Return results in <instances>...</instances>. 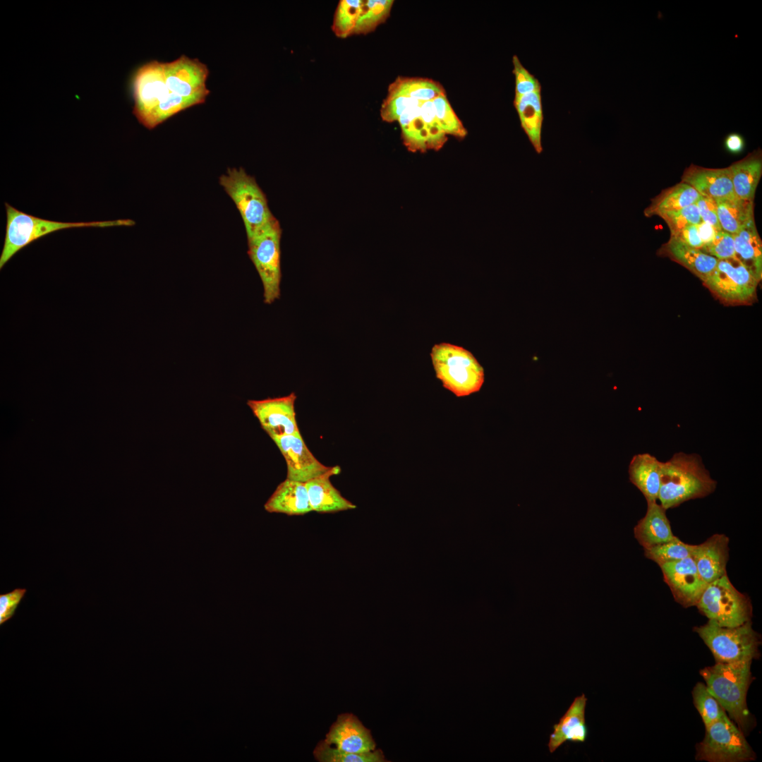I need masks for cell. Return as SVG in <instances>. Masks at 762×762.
Masks as SVG:
<instances>
[{
  "label": "cell",
  "instance_id": "obj_4",
  "mask_svg": "<svg viewBox=\"0 0 762 762\" xmlns=\"http://www.w3.org/2000/svg\"><path fill=\"white\" fill-rule=\"evenodd\" d=\"M5 207L6 226L0 256V269L23 248L40 237L59 230L75 227H109L135 224L134 221L128 219L78 222L53 221L23 212L8 202H5Z\"/></svg>",
  "mask_w": 762,
  "mask_h": 762
},
{
  "label": "cell",
  "instance_id": "obj_28",
  "mask_svg": "<svg viewBox=\"0 0 762 762\" xmlns=\"http://www.w3.org/2000/svg\"><path fill=\"white\" fill-rule=\"evenodd\" d=\"M715 200L718 221L723 231L734 234L754 218V201L737 196Z\"/></svg>",
  "mask_w": 762,
  "mask_h": 762
},
{
  "label": "cell",
  "instance_id": "obj_2",
  "mask_svg": "<svg viewBox=\"0 0 762 762\" xmlns=\"http://www.w3.org/2000/svg\"><path fill=\"white\" fill-rule=\"evenodd\" d=\"M716 485L698 454L677 452L663 464L658 500L667 510L705 497Z\"/></svg>",
  "mask_w": 762,
  "mask_h": 762
},
{
  "label": "cell",
  "instance_id": "obj_16",
  "mask_svg": "<svg viewBox=\"0 0 762 762\" xmlns=\"http://www.w3.org/2000/svg\"><path fill=\"white\" fill-rule=\"evenodd\" d=\"M729 538L716 533L703 543L694 545L691 557L701 578L708 584L727 574Z\"/></svg>",
  "mask_w": 762,
  "mask_h": 762
},
{
  "label": "cell",
  "instance_id": "obj_7",
  "mask_svg": "<svg viewBox=\"0 0 762 762\" xmlns=\"http://www.w3.org/2000/svg\"><path fill=\"white\" fill-rule=\"evenodd\" d=\"M694 631L710 649L716 663L752 662L759 656L761 639L751 621L737 627H721L708 620L694 627Z\"/></svg>",
  "mask_w": 762,
  "mask_h": 762
},
{
  "label": "cell",
  "instance_id": "obj_12",
  "mask_svg": "<svg viewBox=\"0 0 762 762\" xmlns=\"http://www.w3.org/2000/svg\"><path fill=\"white\" fill-rule=\"evenodd\" d=\"M296 395L248 400L247 404L258 419L262 428L272 438L299 433L296 421Z\"/></svg>",
  "mask_w": 762,
  "mask_h": 762
},
{
  "label": "cell",
  "instance_id": "obj_32",
  "mask_svg": "<svg viewBox=\"0 0 762 762\" xmlns=\"http://www.w3.org/2000/svg\"><path fill=\"white\" fill-rule=\"evenodd\" d=\"M362 3L361 0L339 1L332 25V30L337 37L346 38L353 35Z\"/></svg>",
  "mask_w": 762,
  "mask_h": 762
},
{
  "label": "cell",
  "instance_id": "obj_38",
  "mask_svg": "<svg viewBox=\"0 0 762 762\" xmlns=\"http://www.w3.org/2000/svg\"><path fill=\"white\" fill-rule=\"evenodd\" d=\"M659 217L666 222L670 233L689 225H697L701 222L695 203L677 210L663 213Z\"/></svg>",
  "mask_w": 762,
  "mask_h": 762
},
{
  "label": "cell",
  "instance_id": "obj_31",
  "mask_svg": "<svg viewBox=\"0 0 762 762\" xmlns=\"http://www.w3.org/2000/svg\"><path fill=\"white\" fill-rule=\"evenodd\" d=\"M393 3L392 0L363 1L353 35H365L373 31L388 18Z\"/></svg>",
  "mask_w": 762,
  "mask_h": 762
},
{
  "label": "cell",
  "instance_id": "obj_22",
  "mask_svg": "<svg viewBox=\"0 0 762 762\" xmlns=\"http://www.w3.org/2000/svg\"><path fill=\"white\" fill-rule=\"evenodd\" d=\"M541 89L514 97L513 102L519 118L521 127L538 154H540L543 150L542 129L544 116Z\"/></svg>",
  "mask_w": 762,
  "mask_h": 762
},
{
  "label": "cell",
  "instance_id": "obj_15",
  "mask_svg": "<svg viewBox=\"0 0 762 762\" xmlns=\"http://www.w3.org/2000/svg\"><path fill=\"white\" fill-rule=\"evenodd\" d=\"M325 741L338 749L351 753L368 752L375 749L370 730L351 713L338 715Z\"/></svg>",
  "mask_w": 762,
  "mask_h": 762
},
{
  "label": "cell",
  "instance_id": "obj_39",
  "mask_svg": "<svg viewBox=\"0 0 762 762\" xmlns=\"http://www.w3.org/2000/svg\"><path fill=\"white\" fill-rule=\"evenodd\" d=\"M513 73L515 78V96H521L538 89H541L539 80L526 69L521 64L519 57L514 55L512 57Z\"/></svg>",
  "mask_w": 762,
  "mask_h": 762
},
{
  "label": "cell",
  "instance_id": "obj_36",
  "mask_svg": "<svg viewBox=\"0 0 762 762\" xmlns=\"http://www.w3.org/2000/svg\"><path fill=\"white\" fill-rule=\"evenodd\" d=\"M421 116L429 135L430 150L440 149L446 143L447 137L436 118L433 101L423 102L421 106Z\"/></svg>",
  "mask_w": 762,
  "mask_h": 762
},
{
  "label": "cell",
  "instance_id": "obj_11",
  "mask_svg": "<svg viewBox=\"0 0 762 762\" xmlns=\"http://www.w3.org/2000/svg\"><path fill=\"white\" fill-rule=\"evenodd\" d=\"M703 282L721 301L730 305L752 301L759 283L735 257L718 260L713 272Z\"/></svg>",
  "mask_w": 762,
  "mask_h": 762
},
{
  "label": "cell",
  "instance_id": "obj_37",
  "mask_svg": "<svg viewBox=\"0 0 762 762\" xmlns=\"http://www.w3.org/2000/svg\"><path fill=\"white\" fill-rule=\"evenodd\" d=\"M424 101L408 97L388 94L384 100L380 110V115L385 121H397L403 113L409 107L420 105Z\"/></svg>",
  "mask_w": 762,
  "mask_h": 762
},
{
  "label": "cell",
  "instance_id": "obj_30",
  "mask_svg": "<svg viewBox=\"0 0 762 762\" xmlns=\"http://www.w3.org/2000/svg\"><path fill=\"white\" fill-rule=\"evenodd\" d=\"M315 759L320 762H385L380 749L363 753H351L332 747L325 740L320 741L313 751Z\"/></svg>",
  "mask_w": 762,
  "mask_h": 762
},
{
  "label": "cell",
  "instance_id": "obj_18",
  "mask_svg": "<svg viewBox=\"0 0 762 762\" xmlns=\"http://www.w3.org/2000/svg\"><path fill=\"white\" fill-rule=\"evenodd\" d=\"M682 182L691 186L700 195L715 200L736 196L729 167L711 169L691 164L684 170Z\"/></svg>",
  "mask_w": 762,
  "mask_h": 762
},
{
  "label": "cell",
  "instance_id": "obj_40",
  "mask_svg": "<svg viewBox=\"0 0 762 762\" xmlns=\"http://www.w3.org/2000/svg\"><path fill=\"white\" fill-rule=\"evenodd\" d=\"M701 250L718 260L734 258L733 235L723 230L717 231L712 241L704 246Z\"/></svg>",
  "mask_w": 762,
  "mask_h": 762
},
{
  "label": "cell",
  "instance_id": "obj_42",
  "mask_svg": "<svg viewBox=\"0 0 762 762\" xmlns=\"http://www.w3.org/2000/svg\"><path fill=\"white\" fill-rule=\"evenodd\" d=\"M695 205L702 222L712 225L717 230H722L718 221L717 204L714 198L700 195Z\"/></svg>",
  "mask_w": 762,
  "mask_h": 762
},
{
  "label": "cell",
  "instance_id": "obj_34",
  "mask_svg": "<svg viewBox=\"0 0 762 762\" xmlns=\"http://www.w3.org/2000/svg\"><path fill=\"white\" fill-rule=\"evenodd\" d=\"M693 548L694 545L686 543L676 537L670 541L643 550L646 558L660 566L691 557Z\"/></svg>",
  "mask_w": 762,
  "mask_h": 762
},
{
  "label": "cell",
  "instance_id": "obj_9",
  "mask_svg": "<svg viewBox=\"0 0 762 762\" xmlns=\"http://www.w3.org/2000/svg\"><path fill=\"white\" fill-rule=\"evenodd\" d=\"M696 606L721 627H737L752 617L749 598L733 586L727 574L707 585Z\"/></svg>",
  "mask_w": 762,
  "mask_h": 762
},
{
  "label": "cell",
  "instance_id": "obj_27",
  "mask_svg": "<svg viewBox=\"0 0 762 762\" xmlns=\"http://www.w3.org/2000/svg\"><path fill=\"white\" fill-rule=\"evenodd\" d=\"M699 197V193L694 188L681 181L663 190L653 198L644 210V214L650 217L677 210L694 204Z\"/></svg>",
  "mask_w": 762,
  "mask_h": 762
},
{
  "label": "cell",
  "instance_id": "obj_8",
  "mask_svg": "<svg viewBox=\"0 0 762 762\" xmlns=\"http://www.w3.org/2000/svg\"><path fill=\"white\" fill-rule=\"evenodd\" d=\"M282 229L274 218L262 231L248 239V254L260 278L263 301L272 304L281 294Z\"/></svg>",
  "mask_w": 762,
  "mask_h": 762
},
{
  "label": "cell",
  "instance_id": "obj_17",
  "mask_svg": "<svg viewBox=\"0 0 762 762\" xmlns=\"http://www.w3.org/2000/svg\"><path fill=\"white\" fill-rule=\"evenodd\" d=\"M587 698L584 694L575 697L567 711L553 725L548 744L550 753L555 752L566 742H586L588 729L586 722Z\"/></svg>",
  "mask_w": 762,
  "mask_h": 762
},
{
  "label": "cell",
  "instance_id": "obj_6",
  "mask_svg": "<svg viewBox=\"0 0 762 762\" xmlns=\"http://www.w3.org/2000/svg\"><path fill=\"white\" fill-rule=\"evenodd\" d=\"M219 182L238 210L247 238L262 231L275 218L265 193L243 168H228Z\"/></svg>",
  "mask_w": 762,
  "mask_h": 762
},
{
  "label": "cell",
  "instance_id": "obj_3",
  "mask_svg": "<svg viewBox=\"0 0 762 762\" xmlns=\"http://www.w3.org/2000/svg\"><path fill=\"white\" fill-rule=\"evenodd\" d=\"M751 663H716L700 670L710 692L744 734L749 731L751 723L746 704V695L752 679Z\"/></svg>",
  "mask_w": 762,
  "mask_h": 762
},
{
  "label": "cell",
  "instance_id": "obj_44",
  "mask_svg": "<svg viewBox=\"0 0 762 762\" xmlns=\"http://www.w3.org/2000/svg\"><path fill=\"white\" fill-rule=\"evenodd\" d=\"M725 149L733 154L740 153L745 147L744 138L739 133H732L727 135L724 141Z\"/></svg>",
  "mask_w": 762,
  "mask_h": 762
},
{
  "label": "cell",
  "instance_id": "obj_21",
  "mask_svg": "<svg viewBox=\"0 0 762 762\" xmlns=\"http://www.w3.org/2000/svg\"><path fill=\"white\" fill-rule=\"evenodd\" d=\"M634 537L648 548L675 539L666 509L657 501L647 502V509L634 528Z\"/></svg>",
  "mask_w": 762,
  "mask_h": 762
},
{
  "label": "cell",
  "instance_id": "obj_13",
  "mask_svg": "<svg viewBox=\"0 0 762 762\" xmlns=\"http://www.w3.org/2000/svg\"><path fill=\"white\" fill-rule=\"evenodd\" d=\"M663 579L679 604L696 606L708 583L701 578L691 557L659 566Z\"/></svg>",
  "mask_w": 762,
  "mask_h": 762
},
{
  "label": "cell",
  "instance_id": "obj_23",
  "mask_svg": "<svg viewBox=\"0 0 762 762\" xmlns=\"http://www.w3.org/2000/svg\"><path fill=\"white\" fill-rule=\"evenodd\" d=\"M663 461L648 454L633 456L629 466L630 482L643 495L647 502L658 499Z\"/></svg>",
  "mask_w": 762,
  "mask_h": 762
},
{
  "label": "cell",
  "instance_id": "obj_41",
  "mask_svg": "<svg viewBox=\"0 0 762 762\" xmlns=\"http://www.w3.org/2000/svg\"><path fill=\"white\" fill-rule=\"evenodd\" d=\"M25 592V588H16L9 593L0 595L1 625L13 617Z\"/></svg>",
  "mask_w": 762,
  "mask_h": 762
},
{
  "label": "cell",
  "instance_id": "obj_43",
  "mask_svg": "<svg viewBox=\"0 0 762 762\" xmlns=\"http://www.w3.org/2000/svg\"><path fill=\"white\" fill-rule=\"evenodd\" d=\"M670 238L700 250L703 246L696 225H689L680 230L671 232Z\"/></svg>",
  "mask_w": 762,
  "mask_h": 762
},
{
  "label": "cell",
  "instance_id": "obj_35",
  "mask_svg": "<svg viewBox=\"0 0 762 762\" xmlns=\"http://www.w3.org/2000/svg\"><path fill=\"white\" fill-rule=\"evenodd\" d=\"M432 101L436 118L446 134L464 138L467 131L453 111L446 94L440 95Z\"/></svg>",
  "mask_w": 762,
  "mask_h": 762
},
{
  "label": "cell",
  "instance_id": "obj_24",
  "mask_svg": "<svg viewBox=\"0 0 762 762\" xmlns=\"http://www.w3.org/2000/svg\"><path fill=\"white\" fill-rule=\"evenodd\" d=\"M659 252L686 267L702 282L711 274L718 260L700 249L672 238L663 245Z\"/></svg>",
  "mask_w": 762,
  "mask_h": 762
},
{
  "label": "cell",
  "instance_id": "obj_33",
  "mask_svg": "<svg viewBox=\"0 0 762 762\" xmlns=\"http://www.w3.org/2000/svg\"><path fill=\"white\" fill-rule=\"evenodd\" d=\"M692 696L694 704L705 727L727 716L722 706L710 692L706 684L698 682L692 690Z\"/></svg>",
  "mask_w": 762,
  "mask_h": 762
},
{
  "label": "cell",
  "instance_id": "obj_26",
  "mask_svg": "<svg viewBox=\"0 0 762 762\" xmlns=\"http://www.w3.org/2000/svg\"><path fill=\"white\" fill-rule=\"evenodd\" d=\"M732 235L735 258L760 282L762 277V243L754 218Z\"/></svg>",
  "mask_w": 762,
  "mask_h": 762
},
{
  "label": "cell",
  "instance_id": "obj_45",
  "mask_svg": "<svg viewBox=\"0 0 762 762\" xmlns=\"http://www.w3.org/2000/svg\"><path fill=\"white\" fill-rule=\"evenodd\" d=\"M696 226L697 228L698 236L703 244V248L712 241L716 234L717 231H719L717 230L712 225L702 221Z\"/></svg>",
  "mask_w": 762,
  "mask_h": 762
},
{
  "label": "cell",
  "instance_id": "obj_14",
  "mask_svg": "<svg viewBox=\"0 0 762 762\" xmlns=\"http://www.w3.org/2000/svg\"><path fill=\"white\" fill-rule=\"evenodd\" d=\"M286 463V478L306 483L332 467L320 462L311 453L301 433L272 437Z\"/></svg>",
  "mask_w": 762,
  "mask_h": 762
},
{
  "label": "cell",
  "instance_id": "obj_10",
  "mask_svg": "<svg viewBox=\"0 0 762 762\" xmlns=\"http://www.w3.org/2000/svg\"><path fill=\"white\" fill-rule=\"evenodd\" d=\"M706 727L703 739L696 745V759L708 762H746L756 754L744 734L728 716Z\"/></svg>",
  "mask_w": 762,
  "mask_h": 762
},
{
  "label": "cell",
  "instance_id": "obj_29",
  "mask_svg": "<svg viewBox=\"0 0 762 762\" xmlns=\"http://www.w3.org/2000/svg\"><path fill=\"white\" fill-rule=\"evenodd\" d=\"M388 94L411 97L421 101H432L445 94L442 85L430 79L398 77L388 88Z\"/></svg>",
  "mask_w": 762,
  "mask_h": 762
},
{
  "label": "cell",
  "instance_id": "obj_25",
  "mask_svg": "<svg viewBox=\"0 0 762 762\" xmlns=\"http://www.w3.org/2000/svg\"><path fill=\"white\" fill-rule=\"evenodd\" d=\"M734 195L743 200L754 201L755 192L762 174V152L756 150L730 167Z\"/></svg>",
  "mask_w": 762,
  "mask_h": 762
},
{
  "label": "cell",
  "instance_id": "obj_20",
  "mask_svg": "<svg viewBox=\"0 0 762 762\" xmlns=\"http://www.w3.org/2000/svg\"><path fill=\"white\" fill-rule=\"evenodd\" d=\"M264 507L268 512L289 516L304 515L313 512L306 483L289 478L277 486Z\"/></svg>",
  "mask_w": 762,
  "mask_h": 762
},
{
  "label": "cell",
  "instance_id": "obj_5",
  "mask_svg": "<svg viewBox=\"0 0 762 762\" xmlns=\"http://www.w3.org/2000/svg\"><path fill=\"white\" fill-rule=\"evenodd\" d=\"M430 357L437 378L456 397H466L480 389L484 370L468 350L442 342L432 347Z\"/></svg>",
  "mask_w": 762,
  "mask_h": 762
},
{
  "label": "cell",
  "instance_id": "obj_19",
  "mask_svg": "<svg viewBox=\"0 0 762 762\" xmlns=\"http://www.w3.org/2000/svg\"><path fill=\"white\" fill-rule=\"evenodd\" d=\"M340 471L339 466H332L328 472L306 483L313 511L319 513H334L356 507L341 495L329 480L332 476L339 474Z\"/></svg>",
  "mask_w": 762,
  "mask_h": 762
},
{
  "label": "cell",
  "instance_id": "obj_1",
  "mask_svg": "<svg viewBox=\"0 0 762 762\" xmlns=\"http://www.w3.org/2000/svg\"><path fill=\"white\" fill-rule=\"evenodd\" d=\"M207 66L182 54L170 62L156 60L140 66L132 79L133 114L153 129L179 112L204 103L210 90Z\"/></svg>",
  "mask_w": 762,
  "mask_h": 762
}]
</instances>
